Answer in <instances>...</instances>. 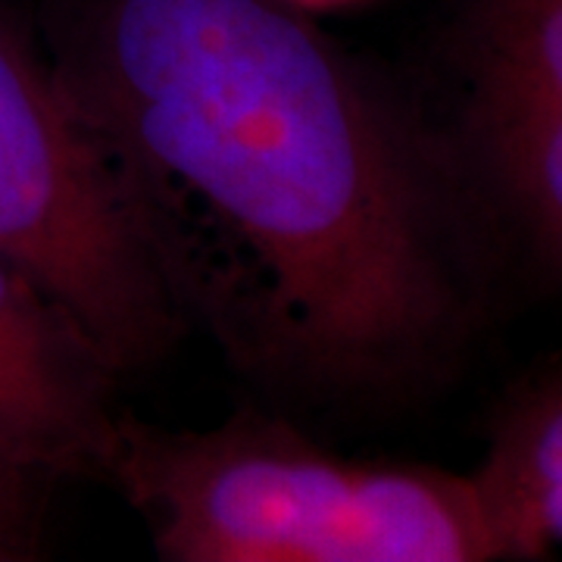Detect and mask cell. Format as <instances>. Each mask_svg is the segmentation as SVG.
Wrapping results in <instances>:
<instances>
[{"label":"cell","mask_w":562,"mask_h":562,"mask_svg":"<svg viewBox=\"0 0 562 562\" xmlns=\"http://www.w3.org/2000/svg\"><path fill=\"white\" fill-rule=\"evenodd\" d=\"M41 44L188 325L269 391L366 401L460 338L419 125L288 0H47Z\"/></svg>","instance_id":"obj_1"},{"label":"cell","mask_w":562,"mask_h":562,"mask_svg":"<svg viewBox=\"0 0 562 562\" xmlns=\"http://www.w3.org/2000/svg\"><path fill=\"white\" fill-rule=\"evenodd\" d=\"M103 475L176 562L513 560L475 475L338 457L244 413L166 431L122 413Z\"/></svg>","instance_id":"obj_2"},{"label":"cell","mask_w":562,"mask_h":562,"mask_svg":"<svg viewBox=\"0 0 562 562\" xmlns=\"http://www.w3.org/2000/svg\"><path fill=\"white\" fill-rule=\"evenodd\" d=\"M0 257L79 322L122 375L188 322L120 179L41 44L0 3Z\"/></svg>","instance_id":"obj_3"},{"label":"cell","mask_w":562,"mask_h":562,"mask_svg":"<svg viewBox=\"0 0 562 562\" xmlns=\"http://www.w3.org/2000/svg\"><path fill=\"white\" fill-rule=\"evenodd\" d=\"M475 479L513 560L543 557L562 543V382L547 384L509 413Z\"/></svg>","instance_id":"obj_6"},{"label":"cell","mask_w":562,"mask_h":562,"mask_svg":"<svg viewBox=\"0 0 562 562\" xmlns=\"http://www.w3.org/2000/svg\"><path fill=\"white\" fill-rule=\"evenodd\" d=\"M38 479L0 465V562L32 560L38 550V519L32 484Z\"/></svg>","instance_id":"obj_7"},{"label":"cell","mask_w":562,"mask_h":562,"mask_svg":"<svg viewBox=\"0 0 562 562\" xmlns=\"http://www.w3.org/2000/svg\"><path fill=\"white\" fill-rule=\"evenodd\" d=\"M462 132L506 220L562 276V0H472Z\"/></svg>","instance_id":"obj_4"},{"label":"cell","mask_w":562,"mask_h":562,"mask_svg":"<svg viewBox=\"0 0 562 562\" xmlns=\"http://www.w3.org/2000/svg\"><path fill=\"white\" fill-rule=\"evenodd\" d=\"M301 10H319V7H338V3H350V0H288Z\"/></svg>","instance_id":"obj_8"},{"label":"cell","mask_w":562,"mask_h":562,"mask_svg":"<svg viewBox=\"0 0 562 562\" xmlns=\"http://www.w3.org/2000/svg\"><path fill=\"white\" fill-rule=\"evenodd\" d=\"M120 379L79 322L0 257V465L32 479L103 475Z\"/></svg>","instance_id":"obj_5"}]
</instances>
